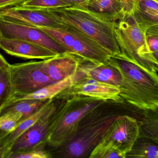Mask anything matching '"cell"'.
Listing matches in <instances>:
<instances>
[{
  "instance_id": "f1b7e54d",
  "label": "cell",
  "mask_w": 158,
  "mask_h": 158,
  "mask_svg": "<svg viewBox=\"0 0 158 158\" xmlns=\"http://www.w3.org/2000/svg\"><path fill=\"white\" fill-rule=\"evenodd\" d=\"M135 0H121L123 6V16L131 15L133 13Z\"/></svg>"
},
{
  "instance_id": "52a82bcc",
  "label": "cell",
  "mask_w": 158,
  "mask_h": 158,
  "mask_svg": "<svg viewBox=\"0 0 158 158\" xmlns=\"http://www.w3.org/2000/svg\"><path fill=\"white\" fill-rule=\"evenodd\" d=\"M43 60L11 64L10 78L12 95L29 94L55 81L42 70Z\"/></svg>"
},
{
  "instance_id": "ba28073f",
  "label": "cell",
  "mask_w": 158,
  "mask_h": 158,
  "mask_svg": "<svg viewBox=\"0 0 158 158\" xmlns=\"http://www.w3.org/2000/svg\"><path fill=\"white\" fill-rule=\"evenodd\" d=\"M73 96L86 97L99 100H123L118 87L98 81L85 75L80 70L76 73L73 85L61 92L55 98H65Z\"/></svg>"
},
{
  "instance_id": "836d02e7",
  "label": "cell",
  "mask_w": 158,
  "mask_h": 158,
  "mask_svg": "<svg viewBox=\"0 0 158 158\" xmlns=\"http://www.w3.org/2000/svg\"></svg>"
},
{
  "instance_id": "d4e9b609",
  "label": "cell",
  "mask_w": 158,
  "mask_h": 158,
  "mask_svg": "<svg viewBox=\"0 0 158 158\" xmlns=\"http://www.w3.org/2000/svg\"><path fill=\"white\" fill-rule=\"evenodd\" d=\"M15 6L32 10H43L59 9L72 5L65 0H24Z\"/></svg>"
},
{
  "instance_id": "2e32d148",
  "label": "cell",
  "mask_w": 158,
  "mask_h": 158,
  "mask_svg": "<svg viewBox=\"0 0 158 158\" xmlns=\"http://www.w3.org/2000/svg\"><path fill=\"white\" fill-rule=\"evenodd\" d=\"M78 70L86 76L119 88L122 83L120 71L109 61L100 63L81 59Z\"/></svg>"
},
{
  "instance_id": "4316f807",
  "label": "cell",
  "mask_w": 158,
  "mask_h": 158,
  "mask_svg": "<svg viewBox=\"0 0 158 158\" xmlns=\"http://www.w3.org/2000/svg\"><path fill=\"white\" fill-rule=\"evenodd\" d=\"M120 151L100 141L93 149L89 158H126Z\"/></svg>"
},
{
  "instance_id": "8fae6325",
  "label": "cell",
  "mask_w": 158,
  "mask_h": 158,
  "mask_svg": "<svg viewBox=\"0 0 158 158\" xmlns=\"http://www.w3.org/2000/svg\"><path fill=\"white\" fill-rule=\"evenodd\" d=\"M0 21L36 27L64 28L66 26L44 10H32L17 6L1 10Z\"/></svg>"
},
{
  "instance_id": "4fadbf2b",
  "label": "cell",
  "mask_w": 158,
  "mask_h": 158,
  "mask_svg": "<svg viewBox=\"0 0 158 158\" xmlns=\"http://www.w3.org/2000/svg\"><path fill=\"white\" fill-rule=\"evenodd\" d=\"M54 99L55 102L52 107L35 124L23 133L15 140L8 156L13 152L28 149L45 140L48 131L52 115L58 103V99L55 98Z\"/></svg>"
},
{
  "instance_id": "4dcf8cb0",
  "label": "cell",
  "mask_w": 158,
  "mask_h": 158,
  "mask_svg": "<svg viewBox=\"0 0 158 158\" xmlns=\"http://www.w3.org/2000/svg\"><path fill=\"white\" fill-rule=\"evenodd\" d=\"M65 1L69 2L72 6L76 5V6H84L87 7L88 2L89 0H65Z\"/></svg>"
},
{
  "instance_id": "f546056e",
  "label": "cell",
  "mask_w": 158,
  "mask_h": 158,
  "mask_svg": "<svg viewBox=\"0 0 158 158\" xmlns=\"http://www.w3.org/2000/svg\"><path fill=\"white\" fill-rule=\"evenodd\" d=\"M23 0H0V10L13 7L21 3Z\"/></svg>"
},
{
  "instance_id": "ac0fdd59",
  "label": "cell",
  "mask_w": 158,
  "mask_h": 158,
  "mask_svg": "<svg viewBox=\"0 0 158 158\" xmlns=\"http://www.w3.org/2000/svg\"><path fill=\"white\" fill-rule=\"evenodd\" d=\"M141 30L158 24V3L153 0H135L132 15Z\"/></svg>"
},
{
  "instance_id": "277c9868",
  "label": "cell",
  "mask_w": 158,
  "mask_h": 158,
  "mask_svg": "<svg viewBox=\"0 0 158 158\" xmlns=\"http://www.w3.org/2000/svg\"><path fill=\"white\" fill-rule=\"evenodd\" d=\"M58 99L45 141L48 150L66 144L76 134L79 123L89 111L105 101L73 96Z\"/></svg>"
},
{
  "instance_id": "484cf974",
  "label": "cell",
  "mask_w": 158,
  "mask_h": 158,
  "mask_svg": "<svg viewBox=\"0 0 158 158\" xmlns=\"http://www.w3.org/2000/svg\"><path fill=\"white\" fill-rule=\"evenodd\" d=\"M52 154L47 149L45 140L32 148L11 153L8 158H51Z\"/></svg>"
},
{
  "instance_id": "9a60e30c",
  "label": "cell",
  "mask_w": 158,
  "mask_h": 158,
  "mask_svg": "<svg viewBox=\"0 0 158 158\" xmlns=\"http://www.w3.org/2000/svg\"><path fill=\"white\" fill-rule=\"evenodd\" d=\"M76 73L60 81L51 83L29 94L12 95L8 97L0 105V111L12 103L26 100H46L52 99L75 82Z\"/></svg>"
},
{
  "instance_id": "d6986e66",
  "label": "cell",
  "mask_w": 158,
  "mask_h": 158,
  "mask_svg": "<svg viewBox=\"0 0 158 158\" xmlns=\"http://www.w3.org/2000/svg\"><path fill=\"white\" fill-rule=\"evenodd\" d=\"M87 7L113 22L120 20L123 15L121 0H89Z\"/></svg>"
},
{
  "instance_id": "44dd1931",
  "label": "cell",
  "mask_w": 158,
  "mask_h": 158,
  "mask_svg": "<svg viewBox=\"0 0 158 158\" xmlns=\"http://www.w3.org/2000/svg\"><path fill=\"white\" fill-rule=\"evenodd\" d=\"M139 125V136L148 138L158 143V107L144 111Z\"/></svg>"
},
{
  "instance_id": "7402d4cb",
  "label": "cell",
  "mask_w": 158,
  "mask_h": 158,
  "mask_svg": "<svg viewBox=\"0 0 158 158\" xmlns=\"http://www.w3.org/2000/svg\"><path fill=\"white\" fill-rule=\"evenodd\" d=\"M50 100V99H49ZM48 100H26L12 103L1 111L0 113L5 111L18 112L23 114L22 120L26 119L37 111Z\"/></svg>"
},
{
  "instance_id": "d6a6232c",
  "label": "cell",
  "mask_w": 158,
  "mask_h": 158,
  "mask_svg": "<svg viewBox=\"0 0 158 158\" xmlns=\"http://www.w3.org/2000/svg\"><path fill=\"white\" fill-rule=\"evenodd\" d=\"M154 1L158 3V0H153Z\"/></svg>"
},
{
  "instance_id": "603a6c76",
  "label": "cell",
  "mask_w": 158,
  "mask_h": 158,
  "mask_svg": "<svg viewBox=\"0 0 158 158\" xmlns=\"http://www.w3.org/2000/svg\"><path fill=\"white\" fill-rule=\"evenodd\" d=\"M11 64L2 54L0 55V102L1 103L9 97L11 92Z\"/></svg>"
},
{
  "instance_id": "cb8c5ba5",
  "label": "cell",
  "mask_w": 158,
  "mask_h": 158,
  "mask_svg": "<svg viewBox=\"0 0 158 158\" xmlns=\"http://www.w3.org/2000/svg\"><path fill=\"white\" fill-rule=\"evenodd\" d=\"M0 113V138H2L15 130L22 121L23 114L13 111H5Z\"/></svg>"
},
{
  "instance_id": "9c48e42d",
  "label": "cell",
  "mask_w": 158,
  "mask_h": 158,
  "mask_svg": "<svg viewBox=\"0 0 158 158\" xmlns=\"http://www.w3.org/2000/svg\"><path fill=\"white\" fill-rule=\"evenodd\" d=\"M139 121L137 117L129 114L119 115L112 122L101 141L126 156L139 137Z\"/></svg>"
},
{
  "instance_id": "1f68e13d",
  "label": "cell",
  "mask_w": 158,
  "mask_h": 158,
  "mask_svg": "<svg viewBox=\"0 0 158 158\" xmlns=\"http://www.w3.org/2000/svg\"><path fill=\"white\" fill-rule=\"evenodd\" d=\"M153 57H154V59H155V61H156V63H157V65L158 66V51L156 52H153L152 53Z\"/></svg>"
},
{
  "instance_id": "8992f818",
  "label": "cell",
  "mask_w": 158,
  "mask_h": 158,
  "mask_svg": "<svg viewBox=\"0 0 158 158\" xmlns=\"http://www.w3.org/2000/svg\"><path fill=\"white\" fill-rule=\"evenodd\" d=\"M62 45L69 53L94 62L107 63L113 56L107 50L73 27H39Z\"/></svg>"
},
{
  "instance_id": "3957f363",
  "label": "cell",
  "mask_w": 158,
  "mask_h": 158,
  "mask_svg": "<svg viewBox=\"0 0 158 158\" xmlns=\"http://www.w3.org/2000/svg\"><path fill=\"white\" fill-rule=\"evenodd\" d=\"M43 10L59 22L83 32L113 56L122 55L114 32L116 22L108 20L86 6Z\"/></svg>"
},
{
  "instance_id": "6da1fadb",
  "label": "cell",
  "mask_w": 158,
  "mask_h": 158,
  "mask_svg": "<svg viewBox=\"0 0 158 158\" xmlns=\"http://www.w3.org/2000/svg\"><path fill=\"white\" fill-rule=\"evenodd\" d=\"M144 112L124 100L103 102L84 115L76 134L69 142L58 148L49 151L52 158H89L117 116L127 114L138 119L142 117Z\"/></svg>"
},
{
  "instance_id": "30bf717a",
  "label": "cell",
  "mask_w": 158,
  "mask_h": 158,
  "mask_svg": "<svg viewBox=\"0 0 158 158\" xmlns=\"http://www.w3.org/2000/svg\"><path fill=\"white\" fill-rule=\"evenodd\" d=\"M0 36L32 42L57 54L68 52L61 44L42 29L36 27L0 21Z\"/></svg>"
},
{
  "instance_id": "ffe728a7",
  "label": "cell",
  "mask_w": 158,
  "mask_h": 158,
  "mask_svg": "<svg viewBox=\"0 0 158 158\" xmlns=\"http://www.w3.org/2000/svg\"><path fill=\"white\" fill-rule=\"evenodd\" d=\"M158 143L146 137L139 136L126 158H157Z\"/></svg>"
},
{
  "instance_id": "5bb4252c",
  "label": "cell",
  "mask_w": 158,
  "mask_h": 158,
  "mask_svg": "<svg viewBox=\"0 0 158 158\" xmlns=\"http://www.w3.org/2000/svg\"><path fill=\"white\" fill-rule=\"evenodd\" d=\"M81 59L76 55L69 52L59 54L43 60L42 70L53 81H60L77 73Z\"/></svg>"
},
{
  "instance_id": "5b68a950",
  "label": "cell",
  "mask_w": 158,
  "mask_h": 158,
  "mask_svg": "<svg viewBox=\"0 0 158 158\" xmlns=\"http://www.w3.org/2000/svg\"><path fill=\"white\" fill-rule=\"evenodd\" d=\"M114 32L124 57L148 70L158 72V66L150 51L145 32L139 27L132 15L123 16L116 21Z\"/></svg>"
},
{
  "instance_id": "83f0119b",
  "label": "cell",
  "mask_w": 158,
  "mask_h": 158,
  "mask_svg": "<svg viewBox=\"0 0 158 158\" xmlns=\"http://www.w3.org/2000/svg\"><path fill=\"white\" fill-rule=\"evenodd\" d=\"M145 34L150 51L152 54L158 51V24L149 28Z\"/></svg>"
},
{
  "instance_id": "e0dca14e",
  "label": "cell",
  "mask_w": 158,
  "mask_h": 158,
  "mask_svg": "<svg viewBox=\"0 0 158 158\" xmlns=\"http://www.w3.org/2000/svg\"><path fill=\"white\" fill-rule=\"evenodd\" d=\"M54 102V98L48 100L37 111L29 117L22 120L13 132L0 138L1 158H7L17 139L41 118L52 107Z\"/></svg>"
},
{
  "instance_id": "7a4b0ae2",
  "label": "cell",
  "mask_w": 158,
  "mask_h": 158,
  "mask_svg": "<svg viewBox=\"0 0 158 158\" xmlns=\"http://www.w3.org/2000/svg\"><path fill=\"white\" fill-rule=\"evenodd\" d=\"M109 62L122 76L120 96L130 105L143 111L158 107V74L123 55L112 56Z\"/></svg>"
},
{
  "instance_id": "7c38bea8",
  "label": "cell",
  "mask_w": 158,
  "mask_h": 158,
  "mask_svg": "<svg viewBox=\"0 0 158 158\" xmlns=\"http://www.w3.org/2000/svg\"><path fill=\"white\" fill-rule=\"evenodd\" d=\"M0 48L9 55L26 60H46L59 55L32 42L1 36Z\"/></svg>"
}]
</instances>
